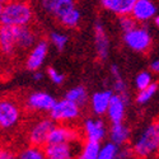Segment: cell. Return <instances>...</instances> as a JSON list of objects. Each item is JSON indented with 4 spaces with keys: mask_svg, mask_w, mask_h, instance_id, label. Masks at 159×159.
I'll list each match as a JSON object with an SVG mask.
<instances>
[{
    "mask_svg": "<svg viewBox=\"0 0 159 159\" xmlns=\"http://www.w3.org/2000/svg\"><path fill=\"white\" fill-rule=\"evenodd\" d=\"M0 159H17V154L11 149L0 148Z\"/></svg>",
    "mask_w": 159,
    "mask_h": 159,
    "instance_id": "cell-31",
    "label": "cell"
},
{
    "mask_svg": "<svg viewBox=\"0 0 159 159\" xmlns=\"http://www.w3.org/2000/svg\"><path fill=\"white\" fill-rule=\"evenodd\" d=\"M42 78H43V74L41 71H33V79L36 82H39V80H42Z\"/></svg>",
    "mask_w": 159,
    "mask_h": 159,
    "instance_id": "cell-33",
    "label": "cell"
},
{
    "mask_svg": "<svg viewBox=\"0 0 159 159\" xmlns=\"http://www.w3.org/2000/svg\"><path fill=\"white\" fill-rule=\"evenodd\" d=\"M131 149L138 159H149L159 153V120L150 122L140 132Z\"/></svg>",
    "mask_w": 159,
    "mask_h": 159,
    "instance_id": "cell-2",
    "label": "cell"
},
{
    "mask_svg": "<svg viewBox=\"0 0 159 159\" xmlns=\"http://www.w3.org/2000/svg\"><path fill=\"white\" fill-rule=\"evenodd\" d=\"M118 152H120V147L112 141L106 143L101 145V149L98 153L97 159H118Z\"/></svg>",
    "mask_w": 159,
    "mask_h": 159,
    "instance_id": "cell-25",
    "label": "cell"
},
{
    "mask_svg": "<svg viewBox=\"0 0 159 159\" xmlns=\"http://www.w3.org/2000/svg\"><path fill=\"white\" fill-rule=\"evenodd\" d=\"M79 143H60L46 144L43 152L47 159H75L78 155Z\"/></svg>",
    "mask_w": 159,
    "mask_h": 159,
    "instance_id": "cell-7",
    "label": "cell"
},
{
    "mask_svg": "<svg viewBox=\"0 0 159 159\" xmlns=\"http://www.w3.org/2000/svg\"><path fill=\"white\" fill-rule=\"evenodd\" d=\"M55 124L51 118H41V120L36 121L32 127L28 131V141L33 147H38V148H43L47 144L48 136L51 130L54 129Z\"/></svg>",
    "mask_w": 159,
    "mask_h": 159,
    "instance_id": "cell-6",
    "label": "cell"
},
{
    "mask_svg": "<svg viewBox=\"0 0 159 159\" xmlns=\"http://www.w3.org/2000/svg\"><path fill=\"white\" fill-rule=\"evenodd\" d=\"M94 45L98 57L101 60H107L110 55V39L101 22L94 24Z\"/></svg>",
    "mask_w": 159,
    "mask_h": 159,
    "instance_id": "cell-16",
    "label": "cell"
},
{
    "mask_svg": "<svg viewBox=\"0 0 159 159\" xmlns=\"http://www.w3.org/2000/svg\"><path fill=\"white\" fill-rule=\"evenodd\" d=\"M111 74L113 78V89L116 92V94H120L125 101L130 102V94L127 90V84L122 79L121 73H120V68L117 65H112L111 66Z\"/></svg>",
    "mask_w": 159,
    "mask_h": 159,
    "instance_id": "cell-20",
    "label": "cell"
},
{
    "mask_svg": "<svg viewBox=\"0 0 159 159\" xmlns=\"http://www.w3.org/2000/svg\"><path fill=\"white\" fill-rule=\"evenodd\" d=\"M50 41L59 51H62L65 48L66 43H68V36L64 33H60V32H52L50 34Z\"/></svg>",
    "mask_w": 159,
    "mask_h": 159,
    "instance_id": "cell-28",
    "label": "cell"
},
{
    "mask_svg": "<svg viewBox=\"0 0 159 159\" xmlns=\"http://www.w3.org/2000/svg\"><path fill=\"white\" fill-rule=\"evenodd\" d=\"M127 104L129 102L125 101L120 94L113 93L110 106H108V110H107V116L110 118L111 124H120L124 121Z\"/></svg>",
    "mask_w": 159,
    "mask_h": 159,
    "instance_id": "cell-15",
    "label": "cell"
},
{
    "mask_svg": "<svg viewBox=\"0 0 159 159\" xmlns=\"http://www.w3.org/2000/svg\"><path fill=\"white\" fill-rule=\"evenodd\" d=\"M36 41H37V36L30 25L18 27L17 30V48L18 50L32 48L37 43Z\"/></svg>",
    "mask_w": 159,
    "mask_h": 159,
    "instance_id": "cell-18",
    "label": "cell"
},
{
    "mask_svg": "<svg viewBox=\"0 0 159 159\" xmlns=\"http://www.w3.org/2000/svg\"><path fill=\"white\" fill-rule=\"evenodd\" d=\"M0 3H4V0H0Z\"/></svg>",
    "mask_w": 159,
    "mask_h": 159,
    "instance_id": "cell-37",
    "label": "cell"
},
{
    "mask_svg": "<svg viewBox=\"0 0 159 159\" xmlns=\"http://www.w3.org/2000/svg\"><path fill=\"white\" fill-rule=\"evenodd\" d=\"M64 3H74V0H61Z\"/></svg>",
    "mask_w": 159,
    "mask_h": 159,
    "instance_id": "cell-35",
    "label": "cell"
},
{
    "mask_svg": "<svg viewBox=\"0 0 159 159\" xmlns=\"http://www.w3.org/2000/svg\"><path fill=\"white\" fill-rule=\"evenodd\" d=\"M82 140V132L68 125H55L51 130L47 144L60 143H79Z\"/></svg>",
    "mask_w": 159,
    "mask_h": 159,
    "instance_id": "cell-8",
    "label": "cell"
},
{
    "mask_svg": "<svg viewBox=\"0 0 159 159\" xmlns=\"http://www.w3.org/2000/svg\"><path fill=\"white\" fill-rule=\"evenodd\" d=\"M150 70L155 74H159V59L154 60L152 64H150Z\"/></svg>",
    "mask_w": 159,
    "mask_h": 159,
    "instance_id": "cell-32",
    "label": "cell"
},
{
    "mask_svg": "<svg viewBox=\"0 0 159 159\" xmlns=\"http://www.w3.org/2000/svg\"><path fill=\"white\" fill-rule=\"evenodd\" d=\"M138 0H101L103 9L117 17L130 16Z\"/></svg>",
    "mask_w": 159,
    "mask_h": 159,
    "instance_id": "cell-14",
    "label": "cell"
},
{
    "mask_svg": "<svg viewBox=\"0 0 159 159\" xmlns=\"http://www.w3.org/2000/svg\"><path fill=\"white\" fill-rule=\"evenodd\" d=\"M20 107L13 98L0 99V129L10 130L16 127L20 120Z\"/></svg>",
    "mask_w": 159,
    "mask_h": 159,
    "instance_id": "cell-4",
    "label": "cell"
},
{
    "mask_svg": "<svg viewBox=\"0 0 159 159\" xmlns=\"http://www.w3.org/2000/svg\"><path fill=\"white\" fill-rule=\"evenodd\" d=\"M118 24H120V28L122 30L124 33L134 30L138 27V22L130 16H124V17H120V19H118Z\"/></svg>",
    "mask_w": 159,
    "mask_h": 159,
    "instance_id": "cell-29",
    "label": "cell"
},
{
    "mask_svg": "<svg viewBox=\"0 0 159 159\" xmlns=\"http://www.w3.org/2000/svg\"><path fill=\"white\" fill-rule=\"evenodd\" d=\"M108 135L113 144L118 145V147H122V145H125L129 141L131 132H130L129 126H126L124 122H120V124L111 125Z\"/></svg>",
    "mask_w": 159,
    "mask_h": 159,
    "instance_id": "cell-19",
    "label": "cell"
},
{
    "mask_svg": "<svg viewBox=\"0 0 159 159\" xmlns=\"http://www.w3.org/2000/svg\"><path fill=\"white\" fill-rule=\"evenodd\" d=\"M47 75H48V78L51 79L52 83H55V84H57V85H60V84L64 83L65 75H64L62 73H60L59 70H56L55 68H48V69H47Z\"/></svg>",
    "mask_w": 159,
    "mask_h": 159,
    "instance_id": "cell-30",
    "label": "cell"
},
{
    "mask_svg": "<svg viewBox=\"0 0 159 159\" xmlns=\"http://www.w3.org/2000/svg\"><path fill=\"white\" fill-rule=\"evenodd\" d=\"M152 83H153V78L149 71H141L135 78V87L138 90H143L145 88H148Z\"/></svg>",
    "mask_w": 159,
    "mask_h": 159,
    "instance_id": "cell-27",
    "label": "cell"
},
{
    "mask_svg": "<svg viewBox=\"0 0 159 159\" xmlns=\"http://www.w3.org/2000/svg\"><path fill=\"white\" fill-rule=\"evenodd\" d=\"M33 19V10L25 0H7L3 3L0 24L10 27H25Z\"/></svg>",
    "mask_w": 159,
    "mask_h": 159,
    "instance_id": "cell-1",
    "label": "cell"
},
{
    "mask_svg": "<svg viewBox=\"0 0 159 159\" xmlns=\"http://www.w3.org/2000/svg\"><path fill=\"white\" fill-rule=\"evenodd\" d=\"M48 54V42L45 39L38 41L30 51V54L25 60V66L31 71H37L42 66Z\"/></svg>",
    "mask_w": 159,
    "mask_h": 159,
    "instance_id": "cell-11",
    "label": "cell"
},
{
    "mask_svg": "<svg viewBox=\"0 0 159 159\" xmlns=\"http://www.w3.org/2000/svg\"><path fill=\"white\" fill-rule=\"evenodd\" d=\"M107 134V127L101 118H87L83 124V136L85 141L102 143Z\"/></svg>",
    "mask_w": 159,
    "mask_h": 159,
    "instance_id": "cell-10",
    "label": "cell"
},
{
    "mask_svg": "<svg viewBox=\"0 0 159 159\" xmlns=\"http://www.w3.org/2000/svg\"><path fill=\"white\" fill-rule=\"evenodd\" d=\"M2 9H3V3H0V16H2Z\"/></svg>",
    "mask_w": 159,
    "mask_h": 159,
    "instance_id": "cell-36",
    "label": "cell"
},
{
    "mask_svg": "<svg viewBox=\"0 0 159 159\" xmlns=\"http://www.w3.org/2000/svg\"><path fill=\"white\" fill-rule=\"evenodd\" d=\"M17 30L18 27L0 24V52L10 56L17 50Z\"/></svg>",
    "mask_w": 159,
    "mask_h": 159,
    "instance_id": "cell-12",
    "label": "cell"
},
{
    "mask_svg": "<svg viewBox=\"0 0 159 159\" xmlns=\"http://www.w3.org/2000/svg\"><path fill=\"white\" fill-rule=\"evenodd\" d=\"M99 149H101L99 143L85 141L82 145V148H80V150H79L75 159H97Z\"/></svg>",
    "mask_w": 159,
    "mask_h": 159,
    "instance_id": "cell-22",
    "label": "cell"
},
{
    "mask_svg": "<svg viewBox=\"0 0 159 159\" xmlns=\"http://www.w3.org/2000/svg\"><path fill=\"white\" fill-rule=\"evenodd\" d=\"M113 93L112 90H101V92H96V93L92 96L90 98V107L92 111L96 116H102L107 113L108 106L111 102Z\"/></svg>",
    "mask_w": 159,
    "mask_h": 159,
    "instance_id": "cell-17",
    "label": "cell"
},
{
    "mask_svg": "<svg viewBox=\"0 0 159 159\" xmlns=\"http://www.w3.org/2000/svg\"><path fill=\"white\" fill-rule=\"evenodd\" d=\"M55 103V98L46 92H33L25 101L27 108L32 112H50Z\"/></svg>",
    "mask_w": 159,
    "mask_h": 159,
    "instance_id": "cell-9",
    "label": "cell"
},
{
    "mask_svg": "<svg viewBox=\"0 0 159 159\" xmlns=\"http://www.w3.org/2000/svg\"><path fill=\"white\" fill-rule=\"evenodd\" d=\"M124 42L132 51L145 52L152 46V37L147 28L138 25L136 28L124 33Z\"/></svg>",
    "mask_w": 159,
    "mask_h": 159,
    "instance_id": "cell-5",
    "label": "cell"
},
{
    "mask_svg": "<svg viewBox=\"0 0 159 159\" xmlns=\"http://www.w3.org/2000/svg\"><path fill=\"white\" fill-rule=\"evenodd\" d=\"M80 18H82L80 11L78 10L76 7H74L70 10L66 11L65 14L59 19V22L66 28H75V27H78V24L80 23Z\"/></svg>",
    "mask_w": 159,
    "mask_h": 159,
    "instance_id": "cell-23",
    "label": "cell"
},
{
    "mask_svg": "<svg viewBox=\"0 0 159 159\" xmlns=\"http://www.w3.org/2000/svg\"><path fill=\"white\" fill-rule=\"evenodd\" d=\"M48 113H50V118L55 122H60V124L71 122L80 116V107L76 103L69 101L68 98H64L56 101L55 106Z\"/></svg>",
    "mask_w": 159,
    "mask_h": 159,
    "instance_id": "cell-3",
    "label": "cell"
},
{
    "mask_svg": "<svg viewBox=\"0 0 159 159\" xmlns=\"http://www.w3.org/2000/svg\"><path fill=\"white\" fill-rule=\"evenodd\" d=\"M157 16V5L153 0H138L131 11V17L138 23H145Z\"/></svg>",
    "mask_w": 159,
    "mask_h": 159,
    "instance_id": "cell-13",
    "label": "cell"
},
{
    "mask_svg": "<svg viewBox=\"0 0 159 159\" xmlns=\"http://www.w3.org/2000/svg\"><path fill=\"white\" fill-rule=\"evenodd\" d=\"M65 98H68L69 101L76 103L79 107H83L88 103V93H87V89L83 85H76L71 89H69L66 92Z\"/></svg>",
    "mask_w": 159,
    "mask_h": 159,
    "instance_id": "cell-21",
    "label": "cell"
},
{
    "mask_svg": "<svg viewBox=\"0 0 159 159\" xmlns=\"http://www.w3.org/2000/svg\"><path fill=\"white\" fill-rule=\"evenodd\" d=\"M17 159H47V158L45 155L43 148L30 145L28 148H24L18 153Z\"/></svg>",
    "mask_w": 159,
    "mask_h": 159,
    "instance_id": "cell-24",
    "label": "cell"
},
{
    "mask_svg": "<svg viewBox=\"0 0 159 159\" xmlns=\"http://www.w3.org/2000/svg\"><path fill=\"white\" fill-rule=\"evenodd\" d=\"M153 20H154V24H155V27H157V28H159V16H155Z\"/></svg>",
    "mask_w": 159,
    "mask_h": 159,
    "instance_id": "cell-34",
    "label": "cell"
},
{
    "mask_svg": "<svg viewBox=\"0 0 159 159\" xmlns=\"http://www.w3.org/2000/svg\"><path fill=\"white\" fill-rule=\"evenodd\" d=\"M157 90H158V84L155 83H152L148 88H145L143 90H139V93L136 96V102L139 104H145V103H148L153 97L154 94L157 93Z\"/></svg>",
    "mask_w": 159,
    "mask_h": 159,
    "instance_id": "cell-26",
    "label": "cell"
}]
</instances>
